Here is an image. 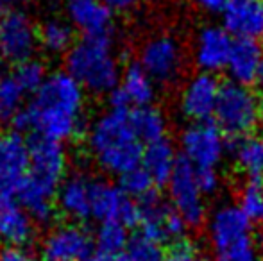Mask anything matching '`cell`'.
Instances as JSON below:
<instances>
[{
  "label": "cell",
  "mask_w": 263,
  "mask_h": 261,
  "mask_svg": "<svg viewBox=\"0 0 263 261\" xmlns=\"http://www.w3.org/2000/svg\"><path fill=\"white\" fill-rule=\"evenodd\" d=\"M83 88L70 73L58 72L45 79L27 108L31 129L45 138L63 139L83 136Z\"/></svg>",
  "instance_id": "6da1fadb"
},
{
  "label": "cell",
  "mask_w": 263,
  "mask_h": 261,
  "mask_svg": "<svg viewBox=\"0 0 263 261\" xmlns=\"http://www.w3.org/2000/svg\"><path fill=\"white\" fill-rule=\"evenodd\" d=\"M90 145L102 168L111 174H127L142 167L143 143L131 124V108L111 109L102 116L90 134Z\"/></svg>",
  "instance_id": "7a4b0ae2"
},
{
  "label": "cell",
  "mask_w": 263,
  "mask_h": 261,
  "mask_svg": "<svg viewBox=\"0 0 263 261\" xmlns=\"http://www.w3.org/2000/svg\"><path fill=\"white\" fill-rule=\"evenodd\" d=\"M111 36H83L66 56V70L95 93H109L118 86V66L111 56Z\"/></svg>",
  "instance_id": "3957f363"
},
{
  "label": "cell",
  "mask_w": 263,
  "mask_h": 261,
  "mask_svg": "<svg viewBox=\"0 0 263 261\" xmlns=\"http://www.w3.org/2000/svg\"><path fill=\"white\" fill-rule=\"evenodd\" d=\"M261 108L251 88L238 83H226L220 86L215 120L217 127L231 138L247 136L258 126Z\"/></svg>",
  "instance_id": "277c9868"
},
{
  "label": "cell",
  "mask_w": 263,
  "mask_h": 261,
  "mask_svg": "<svg viewBox=\"0 0 263 261\" xmlns=\"http://www.w3.org/2000/svg\"><path fill=\"white\" fill-rule=\"evenodd\" d=\"M90 198L91 216L101 224L120 222L127 229L140 227L142 215H140L138 200L125 195L118 186L90 181Z\"/></svg>",
  "instance_id": "5b68a950"
},
{
  "label": "cell",
  "mask_w": 263,
  "mask_h": 261,
  "mask_svg": "<svg viewBox=\"0 0 263 261\" xmlns=\"http://www.w3.org/2000/svg\"><path fill=\"white\" fill-rule=\"evenodd\" d=\"M168 195L172 208L188 226H199L204 220V195L195 181V167L184 156L177 157L176 168L168 181Z\"/></svg>",
  "instance_id": "8992f818"
},
{
  "label": "cell",
  "mask_w": 263,
  "mask_h": 261,
  "mask_svg": "<svg viewBox=\"0 0 263 261\" xmlns=\"http://www.w3.org/2000/svg\"><path fill=\"white\" fill-rule=\"evenodd\" d=\"M183 156L195 168H215L224 157L228 143L215 124L197 122L181 134Z\"/></svg>",
  "instance_id": "52a82bcc"
},
{
  "label": "cell",
  "mask_w": 263,
  "mask_h": 261,
  "mask_svg": "<svg viewBox=\"0 0 263 261\" xmlns=\"http://www.w3.org/2000/svg\"><path fill=\"white\" fill-rule=\"evenodd\" d=\"M36 39V29L27 14L18 9L0 14V54L7 61L20 65L31 59Z\"/></svg>",
  "instance_id": "ba28073f"
},
{
  "label": "cell",
  "mask_w": 263,
  "mask_h": 261,
  "mask_svg": "<svg viewBox=\"0 0 263 261\" xmlns=\"http://www.w3.org/2000/svg\"><path fill=\"white\" fill-rule=\"evenodd\" d=\"M208 236L215 254H218L253 236V222L240 206H220L210 216Z\"/></svg>",
  "instance_id": "9c48e42d"
},
{
  "label": "cell",
  "mask_w": 263,
  "mask_h": 261,
  "mask_svg": "<svg viewBox=\"0 0 263 261\" xmlns=\"http://www.w3.org/2000/svg\"><path fill=\"white\" fill-rule=\"evenodd\" d=\"M29 172L27 139L16 131L0 132V197H14Z\"/></svg>",
  "instance_id": "30bf717a"
},
{
  "label": "cell",
  "mask_w": 263,
  "mask_h": 261,
  "mask_svg": "<svg viewBox=\"0 0 263 261\" xmlns=\"http://www.w3.org/2000/svg\"><path fill=\"white\" fill-rule=\"evenodd\" d=\"M95 242L81 226H63L45 238L42 247L43 261H86L93 252Z\"/></svg>",
  "instance_id": "8fae6325"
},
{
  "label": "cell",
  "mask_w": 263,
  "mask_h": 261,
  "mask_svg": "<svg viewBox=\"0 0 263 261\" xmlns=\"http://www.w3.org/2000/svg\"><path fill=\"white\" fill-rule=\"evenodd\" d=\"M222 27L235 39L263 38V0H228L222 7Z\"/></svg>",
  "instance_id": "7c38bea8"
},
{
  "label": "cell",
  "mask_w": 263,
  "mask_h": 261,
  "mask_svg": "<svg viewBox=\"0 0 263 261\" xmlns=\"http://www.w3.org/2000/svg\"><path fill=\"white\" fill-rule=\"evenodd\" d=\"M218 95H220V84L213 73H197L190 83L186 84L181 97V109L190 120L197 122H208L215 116Z\"/></svg>",
  "instance_id": "4fadbf2b"
},
{
  "label": "cell",
  "mask_w": 263,
  "mask_h": 261,
  "mask_svg": "<svg viewBox=\"0 0 263 261\" xmlns=\"http://www.w3.org/2000/svg\"><path fill=\"white\" fill-rule=\"evenodd\" d=\"M153 81L168 83L179 72L181 54L179 47L172 38H156L145 45L142 52V63Z\"/></svg>",
  "instance_id": "5bb4252c"
},
{
  "label": "cell",
  "mask_w": 263,
  "mask_h": 261,
  "mask_svg": "<svg viewBox=\"0 0 263 261\" xmlns=\"http://www.w3.org/2000/svg\"><path fill=\"white\" fill-rule=\"evenodd\" d=\"M235 38L224 27H208L201 32L195 49V61L206 73H215L228 66Z\"/></svg>",
  "instance_id": "9a60e30c"
},
{
  "label": "cell",
  "mask_w": 263,
  "mask_h": 261,
  "mask_svg": "<svg viewBox=\"0 0 263 261\" xmlns=\"http://www.w3.org/2000/svg\"><path fill=\"white\" fill-rule=\"evenodd\" d=\"M34 227L32 218L14 197H0V242L11 247L31 244Z\"/></svg>",
  "instance_id": "2e32d148"
},
{
  "label": "cell",
  "mask_w": 263,
  "mask_h": 261,
  "mask_svg": "<svg viewBox=\"0 0 263 261\" xmlns=\"http://www.w3.org/2000/svg\"><path fill=\"white\" fill-rule=\"evenodd\" d=\"M68 13L83 36L113 34L111 9L102 0H68Z\"/></svg>",
  "instance_id": "e0dca14e"
},
{
  "label": "cell",
  "mask_w": 263,
  "mask_h": 261,
  "mask_svg": "<svg viewBox=\"0 0 263 261\" xmlns=\"http://www.w3.org/2000/svg\"><path fill=\"white\" fill-rule=\"evenodd\" d=\"M261 61L263 49L256 39H235L226 70L233 83L247 86L249 83H254Z\"/></svg>",
  "instance_id": "ac0fdd59"
},
{
  "label": "cell",
  "mask_w": 263,
  "mask_h": 261,
  "mask_svg": "<svg viewBox=\"0 0 263 261\" xmlns=\"http://www.w3.org/2000/svg\"><path fill=\"white\" fill-rule=\"evenodd\" d=\"M176 163H177L176 150H174L172 143L168 139L163 138L159 142L145 145L142 167L149 172V175L153 177L156 186L168 185L174 168H176Z\"/></svg>",
  "instance_id": "d6986e66"
},
{
  "label": "cell",
  "mask_w": 263,
  "mask_h": 261,
  "mask_svg": "<svg viewBox=\"0 0 263 261\" xmlns=\"http://www.w3.org/2000/svg\"><path fill=\"white\" fill-rule=\"evenodd\" d=\"M228 150H231L236 167L249 175L251 181H258V177L263 175V139L249 136L231 138Z\"/></svg>",
  "instance_id": "ffe728a7"
},
{
  "label": "cell",
  "mask_w": 263,
  "mask_h": 261,
  "mask_svg": "<svg viewBox=\"0 0 263 261\" xmlns=\"http://www.w3.org/2000/svg\"><path fill=\"white\" fill-rule=\"evenodd\" d=\"M59 206L63 211L77 220H88L91 216L90 181L83 177H72L59 190Z\"/></svg>",
  "instance_id": "44dd1931"
},
{
  "label": "cell",
  "mask_w": 263,
  "mask_h": 261,
  "mask_svg": "<svg viewBox=\"0 0 263 261\" xmlns=\"http://www.w3.org/2000/svg\"><path fill=\"white\" fill-rule=\"evenodd\" d=\"M131 124L138 139L145 145L165 138V118H163L161 111L153 108V106L131 108Z\"/></svg>",
  "instance_id": "7402d4cb"
},
{
  "label": "cell",
  "mask_w": 263,
  "mask_h": 261,
  "mask_svg": "<svg viewBox=\"0 0 263 261\" xmlns=\"http://www.w3.org/2000/svg\"><path fill=\"white\" fill-rule=\"evenodd\" d=\"M122 90L127 93L131 104L135 106H151L154 98V86L151 75L142 65L133 63L127 66L122 79Z\"/></svg>",
  "instance_id": "603a6c76"
},
{
  "label": "cell",
  "mask_w": 263,
  "mask_h": 261,
  "mask_svg": "<svg viewBox=\"0 0 263 261\" xmlns=\"http://www.w3.org/2000/svg\"><path fill=\"white\" fill-rule=\"evenodd\" d=\"M24 88L14 75L2 73L0 75V124H11L24 102Z\"/></svg>",
  "instance_id": "cb8c5ba5"
},
{
  "label": "cell",
  "mask_w": 263,
  "mask_h": 261,
  "mask_svg": "<svg viewBox=\"0 0 263 261\" xmlns=\"http://www.w3.org/2000/svg\"><path fill=\"white\" fill-rule=\"evenodd\" d=\"M36 38L43 47L52 52H65L73 47V32L68 25L61 22H45L42 27L36 29Z\"/></svg>",
  "instance_id": "d4e9b609"
},
{
  "label": "cell",
  "mask_w": 263,
  "mask_h": 261,
  "mask_svg": "<svg viewBox=\"0 0 263 261\" xmlns=\"http://www.w3.org/2000/svg\"><path fill=\"white\" fill-rule=\"evenodd\" d=\"M97 251L109 252V254H118L129 244L127 227H124L120 222H104L101 224L97 233Z\"/></svg>",
  "instance_id": "484cf974"
},
{
  "label": "cell",
  "mask_w": 263,
  "mask_h": 261,
  "mask_svg": "<svg viewBox=\"0 0 263 261\" xmlns=\"http://www.w3.org/2000/svg\"><path fill=\"white\" fill-rule=\"evenodd\" d=\"M154 186L156 185H154L149 172L143 167H138V168H135V170L127 172V174L120 175V185H118V188H120L125 195L135 198V200H140V198L149 195L151 192H154V190H156Z\"/></svg>",
  "instance_id": "4316f807"
},
{
  "label": "cell",
  "mask_w": 263,
  "mask_h": 261,
  "mask_svg": "<svg viewBox=\"0 0 263 261\" xmlns=\"http://www.w3.org/2000/svg\"><path fill=\"white\" fill-rule=\"evenodd\" d=\"M125 256L129 261H165V251L161 245L145 238L142 233L129 238Z\"/></svg>",
  "instance_id": "83f0119b"
},
{
  "label": "cell",
  "mask_w": 263,
  "mask_h": 261,
  "mask_svg": "<svg viewBox=\"0 0 263 261\" xmlns=\"http://www.w3.org/2000/svg\"><path fill=\"white\" fill-rule=\"evenodd\" d=\"M240 208L253 224H263V185L249 181L240 193Z\"/></svg>",
  "instance_id": "f1b7e54d"
},
{
  "label": "cell",
  "mask_w": 263,
  "mask_h": 261,
  "mask_svg": "<svg viewBox=\"0 0 263 261\" xmlns=\"http://www.w3.org/2000/svg\"><path fill=\"white\" fill-rule=\"evenodd\" d=\"M14 77L20 83V86L24 88L25 93H36L42 88V84L45 83V66L40 61L27 59L24 63L16 65Z\"/></svg>",
  "instance_id": "f546056e"
},
{
  "label": "cell",
  "mask_w": 263,
  "mask_h": 261,
  "mask_svg": "<svg viewBox=\"0 0 263 261\" xmlns=\"http://www.w3.org/2000/svg\"><path fill=\"white\" fill-rule=\"evenodd\" d=\"M215 261H261L260 247L256 245L254 236H251L236 244L235 247L215 254Z\"/></svg>",
  "instance_id": "4dcf8cb0"
},
{
  "label": "cell",
  "mask_w": 263,
  "mask_h": 261,
  "mask_svg": "<svg viewBox=\"0 0 263 261\" xmlns=\"http://www.w3.org/2000/svg\"><path fill=\"white\" fill-rule=\"evenodd\" d=\"M168 261H210L206 259L190 242L179 240L174 242L168 251Z\"/></svg>",
  "instance_id": "1f68e13d"
},
{
  "label": "cell",
  "mask_w": 263,
  "mask_h": 261,
  "mask_svg": "<svg viewBox=\"0 0 263 261\" xmlns=\"http://www.w3.org/2000/svg\"><path fill=\"white\" fill-rule=\"evenodd\" d=\"M195 181H197L202 195H211L220 186V177L215 168H195Z\"/></svg>",
  "instance_id": "d6a6232c"
},
{
  "label": "cell",
  "mask_w": 263,
  "mask_h": 261,
  "mask_svg": "<svg viewBox=\"0 0 263 261\" xmlns=\"http://www.w3.org/2000/svg\"><path fill=\"white\" fill-rule=\"evenodd\" d=\"M0 261H38L32 254H27L24 249L4 245L0 247Z\"/></svg>",
  "instance_id": "836d02e7"
},
{
  "label": "cell",
  "mask_w": 263,
  "mask_h": 261,
  "mask_svg": "<svg viewBox=\"0 0 263 261\" xmlns=\"http://www.w3.org/2000/svg\"><path fill=\"white\" fill-rule=\"evenodd\" d=\"M109 104H111V109L131 108V101H129L127 93L122 90V86H117L113 91H109Z\"/></svg>",
  "instance_id": "e575fe53"
},
{
  "label": "cell",
  "mask_w": 263,
  "mask_h": 261,
  "mask_svg": "<svg viewBox=\"0 0 263 261\" xmlns=\"http://www.w3.org/2000/svg\"><path fill=\"white\" fill-rule=\"evenodd\" d=\"M86 261H129L125 252H118V254H109V252L95 251Z\"/></svg>",
  "instance_id": "d590c367"
},
{
  "label": "cell",
  "mask_w": 263,
  "mask_h": 261,
  "mask_svg": "<svg viewBox=\"0 0 263 261\" xmlns=\"http://www.w3.org/2000/svg\"><path fill=\"white\" fill-rule=\"evenodd\" d=\"M195 2L206 11H222V7H224V4L228 0H195Z\"/></svg>",
  "instance_id": "8d00e7d4"
},
{
  "label": "cell",
  "mask_w": 263,
  "mask_h": 261,
  "mask_svg": "<svg viewBox=\"0 0 263 261\" xmlns=\"http://www.w3.org/2000/svg\"><path fill=\"white\" fill-rule=\"evenodd\" d=\"M109 9H117V11H124V9H129L136 0H102Z\"/></svg>",
  "instance_id": "74e56055"
},
{
  "label": "cell",
  "mask_w": 263,
  "mask_h": 261,
  "mask_svg": "<svg viewBox=\"0 0 263 261\" xmlns=\"http://www.w3.org/2000/svg\"><path fill=\"white\" fill-rule=\"evenodd\" d=\"M20 0H0V14L7 13V11H13L18 6Z\"/></svg>",
  "instance_id": "f35d334b"
},
{
  "label": "cell",
  "mask_w": 263,
  "mask_h": 261,
  "mask_svg": "<svg viewBox=\"0 0 263 261\" xmlns=\"http://www.w3.org/2000/svg\"><path fill=\"white\" fill-rule=\"evenodd\" d=\"M254 83H256V86H258V90L263 93V61H261V65H260V70H258V75H256V79H254Z\"/></svg>",
  "instance_id": "ab89813d"
},
{
  "label": "cell",
  "mask_w": 263,
  "mask_h": 261,
  "mask_svg": "<svg viewBox=\"0 0 263 261\" xmlns=\"http://www.w3.org/2000/svg\"><path fill=\"white\" fill-rule=\"evenodd\" d=\"M260 120H261V124H263V108H261V118Z\"/></svg>",
  "instance_id": "60d3db41"
}]
</instances>
